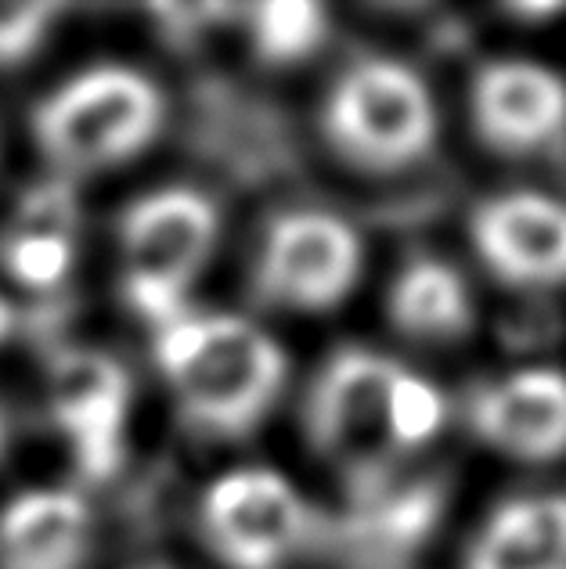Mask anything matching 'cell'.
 <instances>
[{
    "mask_svg": "<svg viewBox=\"0 0 566 569\" xmlns=\"http://www.w3.org/2000/svg\"><path fill=\"white\" fill-rule=\"evenodd\" d=\"M469 426L487 447L516 461L566 455V376L524 368L484 386L469 403Z\"/></svg>",
    "mask_w": 566,
    "mask_h": 569,
    "instance_id": "cell-11",
    "label": "cell"
},
{
    "mask_svg": "<svg viewBox=\"0 0 566 569\" xmlns=\"http://www.w3.org/2000/svg\"><path fill=\"white\" fill-rule=\"evenodd\" d=\"M361 263V238L347 220L321 209H296L267 223L252 289L267 307L321 313L354 292Z\"/></svg>",
    "mask_w": 566,
    "mask_h": 569,
    "instance_id": "cell-6",
    "label": "cell"
},
{
    "mask_svg": "<svg viewBox=\"0 0 566 569\" xmlns=\"http://www.w3.org/2000/svg\"><path fill=\"white\" fill-rule=\"evenodd\" d=\"M199 527L231 569H281L307 541L310 508L281 472L238 469L206 487Z\"/></svg>",
    "mask_w": 566,
    "mask_h": 569,
    "instance_id": "cell-7",
    "label": "cell"
},
{
    "mask_svg": "<svg viewBox=\"0 0 566 569\" xmlns=\"http://www.w3.org/2000/svg\"><path fill=\"white\" fill-rule=\"evenodd\" d=\"M386 313L400 336L419 342H458L476 325L466 278L451 263L434 257H419L400 267L386 296Z\"/></svg>",
    "mask_w": 566,
    "mask_h": 569,
    "instance_id": "cell-15",
    "label": "cell"
},
{
    "mask_svg": "<svg viewBox=\"0 0 566 569\" xmlns=\"http://www.w3.org/2000/svg\"><path fill=\"white\" fill-rule=\"evenodd\" d=\"M54 4H0V69L29 62L58 19Z\"/></svg>",
    "mask_w": 566,
    "mask_h": 569,
    "instance_id": "cell-17",
    "label": "cell"
},
{
    "mask_svg": "<svg viewBox=\"0 0 566 569\" xmlns=\"http://www.w3.org/2000/svg\"><path fill=\"white\" fill-rule=\"evenodd\" d=\"M466 569H566V493L505 501L469 545Z\"/></svg>",
    "mask_w": 566,
    "mask_h": 569,
    "instance_id": "cell-14",
    "label": "cell"
},
{
    "mask_svg": "<svg viewBox=\"0 0 566 569\" xmlns=\"http://www.w3.org/2000/svg\"><path fill=\"white\" fill-rule=\"evenodd\" d=\"M246 22L252 51L267 66L304 62L321 48L325 33H329V22H325V11L318 4H289V0L286 4L249 8Z\"/></svg>",
    "mask_w": 566,
    "mask_h": 569,
    "instance_id": "cell-16",
    "label": "cell"
},
{
    "mask_svg": "<svg viewBox=\"0 0 566 569\" xmlns=\"http://www.w3.org/2000/svg\"><path fill=\"white\" fill-rule=\"evenodd\" d=\"M469 119L490 152L542 156L566 138V80L524 58L487 62L469 87Z\"/></svg>",
    "mask_w": 566,
    "mask_h": 569,
    "instance_id": "cell-9",
    "label": "cell"
},
{
    "mask_svg": "<svg viewBox=\"0 0 566 569\" xmlns=\"http://www.w3.org/2000/svg\"><path fill=\"white\" fill-rule=\"evenodd\" d=\"M51 418L83 476L106 479L123 461L130 379L119 361L98 350H66L48 376Z\"/></svg>",
    "mask_w": 566,
    "mask_h": 569,
    "instance_id": "cell-8",
    "label": "cell"
},
{
    "mask_svg": "<svg viewBox=\"0 0 566 569\" xmlns=\"http://www.w3.org/2000/svg\"><path fill=\"white\" fill-rule=\"evenodd\" d=\"M0 447H4V422H0Z\"/></svg>",
    "mask_w": 566,
    "mask_h": 569,
    "instance_id": "cell-19",
    "label": "cell"
},
{
    "mask_svg": "<svg viewBox=\"0 0 566 569\" xmlns=\"http://www.w3.org/2000/svg\"><path fill=\"white\" fill-rule=\"evenodd\" d=\"M156 361L185 426L214 440L249 437L289 376L278 342L235 313L185 310L156 328Z\"/></svg>",
    "mask_w": 566,
    "mask_h": 569,
    "instance_id": "cell-2",
    "label": "cell"
},
{
    "mask_svg": "<svg viewBox=\"0 0 566 569\" xmlns=\"http://www.w3.org/2000/svg\"><path fill=\"white\" fill-rule=\"evenodd\" d=\"M469 238L487 271L513 289H556L566 281V202L542 191L484 199Z\"/></svg>",
    "mask_w": 566,
    "mask_h": 569,
    "instance_id": "cell-10",
    "label": "cell"
},
{
    "mask_svg": "<svg viewBox=\"0 0 566 569\" xmlns=\"http://www.w3.org/2000/svg\"><path fill=\"white\" fill-rule=\"evenodd\" d=\"M440 426L437 386L376 350L329 357L307 397L315 451L361 490L376 487L397 458L426 447Z\"/></svg>",
    "mask_w": 566,
    "mask_h": 569,
    "instance_id": "cell-1",
    "label": "cell"
},
{
    "mask_svg": "<svg viewBox=\"0 0 566 569\" xmlns=\"http://www.w3.org/2000/svg\"><path fill=\"white\" fill-rule=\"evenodd\" d=\"M77 257V206L62 184L29 191L0 231V267L26 289H54Z\"/></svg>",
    "mask_w": 566,
    "mask_h": 569,
    "instance_id": "cell-13",
    "label": "cell"
},
{
    "mask_svg": "<svg viewBox=\"0 0 566 569\" xmlns=\"http://www.w3.org/2000/svg\"><path fill=\"white\" fill-rule=\"evenodd\" d=\"M217 234V206L196 188H159L130 202L119 217V289L127 307L152 328L181 318Z\"/></svg>",
    "mask_w": 566,
    "mask_h": 569,
    "instance_id": "cell-5",
    "label": "cell"
},
{
    "mask_svg": "<svg viewBox=\"0 0 566 569\" xmlns=\"http://www.w3.org/2000/svg\"><path fill=\"white\" fill-rule=\"evenodd\" d=\"M156 83L127 66L69 77L33 109V138L58 173L83 177L141 156L162 127Z\"/></svg>",
    "mask_w": 566,
    "mask_h": 569,
    "instance_id": "cell-4",
    "label": "cell"
},
{
    "mask_svg": "<svg viewBox=\"0 0 566 569\" xmlns=\"http://www.w3.org/2000/svg\"><path fill=\"white\" fill-rule=\"evenodd\" d=\"M11 325H14V313H11V307L0 299V342L8 339V332H11Z\"/></svg>",
    "mask_w": 566,
    "mask_h": 569,
    "instance_id": "cell-18",
    "label": "cell"
},
{
    "mask_svg": "<svg viewBox=\"0 0 566 569\" xmlns=\"http://www.w3.org/2000/svg\"><path fill=\"white\" fill-rule=\"evenodd\" d=\"M321 130L354 170L390 177L434 152L440 116L426 80L394 58H361L339 72L321 104Z\"/></svg>",
    "mask_w": 566,
    "mask_h": 569,
    "instance_id": "cell-3",
    "label": "cell"
},
{
    "mask_svg": "<svg viewBox=\"0 0 566 569\" xmlns=\"http://www.w3.org/2000/svg\"><path fill=\"white\" fill-rule=\"evenodd\" d=\"M91 512L72 490H26L0 508V569H80Z\"/></svg>",
    "mask_w": 566,
    "mask_h": 569,
    "instance_id": "cell-12",
    "label": "cell"
}]
</instances>
